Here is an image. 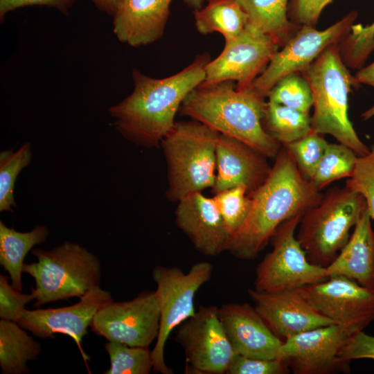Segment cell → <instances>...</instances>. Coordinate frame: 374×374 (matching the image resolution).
I'll list each match as a JSON object with an SVG mask.
<instances>
[{"mask_svg":"<svg viewBox=\"0 0 374 374\" xmlns=\"http://www.w3.org/2000/svg\"><path fill=\"white\" fill-rule=\"evenodd\" d=\"M210 60L208 54L199 55L178 73L159 79L134 69L132 93L108 109L114 127L139 146L158 147L175 125L184 100L204 81Z\"/></svg>","mask_w":374,"mask_h":374,"instance_id":"6da1fadb","label":"cell"},{"mask_svg":"<svg viewBox=\"0 0 374 374\" xmlns=\"http://www.w3.org/2000/svg\"><path fill=\"white\" fill-rule=\"evenodd\" d=\"M264 183L254 191L250 211L229 238L226 250L237 258L252 260L266 247L278 226L303 215L323 195L305 179L288 149L282 145Z\"/></svg>","mask_w":374,"mask_h":374,"instance_id":"7a4b0ae2","label":"cell"},{"mask_svg":"<svg viewBox=\"0 0 374 374\" xmlns=\"http://www.w3.org/2000/svg\"><path fill=\"white\" fill-rule=\"evenodd\" d=\"M267 103L251 87L238 89L233 81L200 84L184 100L182 115L235 138L267 158L275 159L282 145L269 134L262 121Z\"/></svg>","mask_w":374,"mask_h":374,"instance_id":"3957f363","label":"cell"},{"mask_svg":"<svg viewBox=\"0 0 374 374\" xmlns=\"http://www.w3.org/2000/svg\"><path fill=\"white\" fill-rule=\"evenodd\" d=\"M300 73L312 93V130L332 135L359 156L367 154L370 148L360 140L348 117V95L352 86L359 83L347 70L338 43L326 48Z\"/></svg>","mask_w":374,"mask_h":374,"instance_id":"277c9868","label":"cell"},{"mask_svg":"<svg viewBox=\"0 0 374 374\" xmlns=\"http://www.w3.org/2000/svg\"><path fill=\"white\" fill-rule=\"evenodd\" d=\"M220 133L192 119L176 122L161 142L168 168L169 200L213 187Z\"/></svg>","mask_w":374,"mask_h":374,"instance_id":"5b68a950","label":"cell"},{"mask_svg":"<svg viewBox=\"0 0 374 374\" xmlns=\"http://www.w3.org/2000/svg\"><path fill=\"white\" fill-rule=\"evenodd\" d=\"M366 208L364 197L345 186L329 188L301 217L296 237L313 265L326 268L337 258Z\"/></svg>","mask_w":374,"mask_h":374,"instance_id":"8992f818","label":"cell"},{"mask_svg":"<svg viewBox=\"0 0 374 374\" xmlns=\"http://www.w3.org/2000/svg\"><path fill=\"white\" fill-rule=\"evenodd\" d=\"M31 253L37 261L24 263L22 271L35 279V287L31 288L34 307L71 297L81 298L100 285L98 258L77 243L64 241L49 251L38 248Z\"/></svg>","mask_w":374,"mask_h":374,"instance_id":"52a82bcc","label":"cell"},{"mask_svg":"<svg viewBox=\"0 0 374 374\" xmlns=\"http://www.w3.org/2000/svg\"><path fill=\"white\" fill-rule=\"evenodd\" d=\"M212 272L213 266L208 262L194 264L187 273L178 267L162 265L152 270L160 307L159 334L152 350L154 372L174 373L165 362L166 341L175 328L195 314V294L210 280Z\"/></svg>","mask_w":374,"mask_h":374,"instance_id":"ba28073f","label":"cell"},{"mask_svg":"<svg viewBox=\"0 0 374 374\" xmlns=\"http://www.w3.org/2000/svg\"><path fill=\"white\" fill-rule=\"evenodd\" d=\"M302 215L292 217L276 229L272 250L258 264L254 289L262 292L296 290L326 280V269L312 264L296 237Z\"/></svg>","mask_w":374,"mask_h":374,"instance_id":"9c48e42d","label":"cell"},{"mask_svg":"<svg viewBox=\"0 0 374 374\" xmlns=\"http://www.w3.org/2000/svg\"><path fill=\"white\" fill-rule=\"evenodd\" d=\"M175 339L186 358V373H226L236 354L225 333L216 305H200L181 323Z\"/></svg>","mask_w":374,"mask_h":374,"instance_id":"30bf717a","label":"cell"},{"mask_svg":"<svg viewBox=\"0 0 374 374\" xmlns=\"http://www.w3.org/2000/svg\"><path fill=\"white\" fill-rule=\"evenodd\" d=\"M357 16V12L353 11L323 30L311 26H302L283 44V48L274 54L250 87L265 98L283 77L292 73L301 72L326 48L339 43L350 32Z\"/></svg>","mask_w":374,"mask_h":374,"instance_id":"8fae6325","label":"cell"},{"mask_svg":"<svg viewBox=\"0 0 374 374\" xmlns=\"http://www.w3.org/2000/svg\"><path fill=\"white\" fill-rule=\"evenodd\" d=\"M160 307L156 291H143L131 301L114 300L94 315L90 327L109 341L130 346L148 347L157 339Z\"/></svg>","mask_w":374,"mask_h":374,"instance_id":"7c38bea8","label":"cell"},{"mask_svg":"<svg viewBox=\"0 0 374 374\" xmlns=\"http://www.w3.org/2000/svg\"><path fill=\"white\" fill-rule=\"evenodd\" d=\"M357 332L338 324L317 328L283 341L276 358L295 374L349 372L341 358L348 338Z\"/></svg>","mask_w":374,"mask_h":374,"instance_id":"4fadbf2b","label":"cell"},{"mask_svg":"<svg viewBox=\"0 0 374 374\" xmlns=\"http://www.w3.org/2000/svg\"><path fill=\"white\" fill-rule=\"evenodd\" d=\"M279 46L272 37L248 23L237 37L225 42L215 59L207 63L202 84L236 81V89L247 88L264 71Z\"/></svg>","mask_w":374,"mask_h":374,"instance_id":"5bb4252c","label":"cell"},{"mask_svg":"<svg viewBox=\"0 0 374 374\" xmlns=\"http://www.w3.org/2000/svg\"><path fill=\"white\" fill-rule=\"evenodd\" d=\"M297 290L335 324L359 332L374 320V290L349 278L330 276L323 281Z\"/></svg>","mask_w":374,"mask_h":374,"instance_id":"9a60e30c","label":"cell"},{"mask_svg":"<svg viewBox=\"0 0 374 374\" xmlns=\"http://www.w3.org/2000/svg\"><path fill=\"white\" fill-rule=\"evenodd\" d=\"M80 299L77 303L63 308L26 309L17 323L34 336L42 339L55 338V333L66 335L81 348L82 338L87 333L94 315L113 299L110 292L100 285Z\"/></svg>","mask_w":374,"mask_h":374,"instance_id":"2e32d148","label":"cell"},{"mask_svg":"<svg viewBox=\"0 0 374 374\" xmlns=\"http://www.w3.org/2000/svg\"><path fill=\"white\" fill-rule=\"evenodd\" d=\"M255 309L271 330L285 339L317 328L335 324L296 290L262 292L249 289Z\"/></svg>","mask_w":374,"mask_h":374,"instance_id":"e0dca14e","label":"cell"},{"mask_svg":"<svg viewBox=\"0 0 374 374\" xmlns=\"http://www.w3.org/2000/svg\"><path fill=\"white\" fill-rule=\"evenodd\" d=\"M218 316L236 354L251 358L276 359L283 341L248 303H226L218 307Z\"/></svg>","mask_w":374,"mask_h":374,"instance_id":"ac0fdd59","label":"cell"},{"mask_svg":"<svg viewBox=\"0 0 374 374\" xmlns=\"http://www.w3.org/2000/svg\"><path fill=\"white\" fill-rule=\"evenodd\" d=\"M271 168L265 156L235 138L220 134L213 191L215 194L243 186L250 196L264 183Z\"/></svg>","mask_w":374,"mask_h":374,"instance_id":"d6986e66","label":"cell"},{"mask_svg":"<svg viewBox=\"0 0 374 374\" xmlns=\"http://www.w3.org/2000/svg\"><path fill=\"white\" fill-rule=\"evenodd\" d=\"M175 223L195 248L206 256L226 250L230 235L213 198L196 192L178 202Z\"/></svg>","mask_w":374,"mask_h":374,"instance_id":"ffe728a7","label":"cell"},{"mask_svg":"<svg viewBox=\"0 0 374 374\" xmlns=\"http://www.w3.org/2000/svg\"><path fill=\"white\" fill-rule=\"evenodd\" d=\"M172 0H118L113 17L117 39L134 47L152 44L163 34Z\"/></svg>","mask_w":374,"mask_h":374,"instance_id":"44dd1931","label":"cell"},{"mask_svg":"<svg viewBox=\"0 0 374 374\" xmlns=\"http://www.w3.org/2000/svg\"><path fill=\"white\" fill-rule=\"evenodd\" d=\"M372 218L364 211L350 237L335 260L326 267L327 276H344L374 290V230Z\"/></svg>","mask_w":374,"mask_h":374,"instance_id":"7402d4cb","label":"cell"},{"mask_svg":"<svg viewBox=\"0 0 374 374\" xmlns=\"http://www.w3.org/2000/svg\"><path fill=\"white\" fill-rule=\"evenodd\" d=\"M48 235L49 230L44 225L19 232L0 221V265L7 271L12 285L17 290H22L21 274L26 254L35 245L44 242Z\"/></svg>","mask_w":374,"mask_h":374,"instance_id":"603a6c76","label":"cell"},{"mask_svg":"<svg viewBox=\"0 0 374 374\" xmlns=\"http://www.w3.org/2000/svg\"><path fill=\"white\" fill-rule=\"evenodd\" d=\"M17 322L0 321V368L3 374L29 373L28 361L37 359L41 344L30 337Z\"/></svg>","mask_w":374,"mask_h":374,"instance_id":"cb8c5ba5","label":"cell"},{"mask_svg":"<svg viewBox=\"0 0 374 374\" xmlns=\"http://www.w3.org/2000/svg\"><path fill=\"white\" fill-rule=\"evenodd\" d=\"M194 17L199 33H219L225 42L237 37L249 23L247 14L233 0H208L205 6L194 11Z\"/></svg>","mask_w":374,"mask_h":374,"instance_id":"d4e9b609","label":"cell"},{"mask_svg":"<svg viewBox=\"0 0 374 374\" xmlns=\"http://www.w3.org/2000/svg\"><path fill=\"white\" fill-rule=\"evenodd\" d=\"M249 17V23L283 45L296 26L287 16L288 0H233Z\"/></svg>","mask_w":374,"mask_h":374,"instance_id":"484cf974","label":"cell"},{"mask_svg":"<svg viewBox=\"0 0 374 374\" xmlns=\"http://www.w3.org/2000/svg\"><path fill=\"white\" fill-rule=\"evenodd\" d=\"M263 123L266 132L282 145L300 139L312 130L309 114L271 101L267 103Z\"/></svg>","mask_w":374,"mask_h":374,"instance_id":"4316f807","label":"cell"},{"mask_svg":"<svg viewBox=\"0 0 374 374\" xmlns=\"http://www.w3.org/2000/svg\"><path fill=\"white\" fill-rule=\"evenodd\" d=\"M357 154L342 143H329L310 180L319 191L332 182L350 177L355 170Z\"/></svg>","mask_w":374,"mask_h":374,"instance_id":"83f0119b","label":"cell"},{"mask_svg":"<svg viewBox=\"0 0 374 374\" xmlns=\"http://www.w3.org/2000/svg\"><path fill=\"white\" fill-rule=\"evenodd\" d=\"M32 160L30 143L22 144L17 150L0 152V211H10L16 206L14 190L17 176Z\"/></svg>","mask_w":374,"mask_h":374,"instance_id":"f1b7e54d","label":"cell"},{"mask_svg":"<svg viewBox=\"0 0 374 374\" xmlns=\"http://www.w3.org/2000/svg\"><path fill=\"white\" fill-rule=\"evenodd\" d=\"M105 349L110 359V368L105 374H148L153 368L152 350L148 347L108 341Z\"/></svg>","mask_w":374,"mask_h":374,"instance_id":"f546056e","label":"cell"},{"mask_svg":"<svg viewBox=\"0 0 374 374\" xmlns=\"http://www.w3.org/2000/svg\"><path fill=\"white\" fill-rule=\"evenodd\" d=\"M292 73L280 79L268 93L269 101L309 114L313 106L311 88L307 80Z\"/></svg>","mask_w":374,"mask_h":374,"instance_id":"4dcf8cb0","label":"cell"},{"mask_svg":"<svg viewBox=\"0 0 374 374\" xmlns=\"http://www.w3.org/2000/svg\"><path fill=\"white\" fill-rule=\"evenodd\" d=\"M213 198L231 237L245 221L251 209V197L244 186H239L215 193Z\"/></svg>","mask_w":374,"mask_h":374,"instance_id":"1f68e13d","label":"cell"},{"mask_svg":"<svg viewBox=\"0 0 374 374\" xmlns=\"http://www.w3.org/2000/svg\"><path fill=\"white\" fill-rule=\"evenodd\" d=\"M321 135L312 130L304 137L283 145L291 153L303 177L309 181L329 144Z\"/></svg>","mask_w":374,"mask_h":374,"instance_id":"d6a6232c","label":"cell"},{"mask_svg":"<svg viewBox=\"0 0 374 374\" xmlns=\"http://www.w3.org/2000/svg\"><path fill=\"white\" fill-rule=\"evenodd\" d=\"M346 186L364 197L374 220V143L367 154L357 157L354 172L347 179Z\"/></svg>","mask_w":374,"mask_h":374,"instance_id":"836d02e7","label":"cell"},{"mask_svg":"<svg viewBox=\"0 0 374 374\" xmlns=\"http://www.w3.org/2000/svg\"><path fill=\"white\" fill-rule=\"evenodd\" d=\"M34 300V296L23 294L9 284L8 278L0 275V317L1 319L17 322L25 311L27 303Z\"/></svg>","mask_w":374,"mask_h":374,"instance_id":"e575fe53","label":"cell"},{"mask_svg":"<svg viewBox=\"0 0 374 374\" xmlns=\"http://www.w3.org/2000/svg\"><path fill=\"white\" fill-rule=\"evenodd\" d=\"M290 371L285 364L277 358L257 359L235 354L226 374H285Z\"/></svg>","mask_w":374,"mask_h":374,"instance_id":"d590c367","label":"cell"},{"mask_svg":"<svg viewBox=\"0 0 374 374\" xmlns=\"http://www.w3.org/2000/svg\"><path fill=\"white\" fill-rule=\"evenodd\" d=\"M341 358L346 362L358 359L374 360V336L363 331L352 335L342 350Z\"/></svg>","mask_w":374,"mask_h":374,"instance_id":"8d00e7d4","label":"cell"},{"mask_svg":"<svg viewBox=\"0 0 374 374\" xmlns=\"http://www.w3.org/2000/svg\"><path fill=\"white\" fill-rule=\"evenodd\" d=\"M332 0H292V15L296 22L314 26L323 8Z\"/></svg>","mask_w":374,"mask_h":374,"instance_id":"74e56055","label":"cell"},{"mask_svg":"<svg viewBox=\"0 0 374 374\" xmlns=\"http://www.w3.org/2000/svg\"><path fill=\"white\" fill-rule=\"evenodd\" d=\"M76 0H0V20L8 13L25 6H44L53 8L63 15H69Z\"/></svg>","mask_w":374,"mask_h":374,"instance_id":"f35d334b","label":"cell"},{"mask_svg":"<svg viewBox=\"0 0 374 374\" xmlns=\"http://www.w3.org/2000/svg\"><path fill=\"white\" fill-rule=\"evenodd\" d=\"M355 77L359 84H366L374 88V62L359 70Z\"/></svg>","mask_w":374,"mask_h":374,"instance_id":"ab89813d","label":"cell"},{"mask_svg":"<svg viewBox=\"0 0 374 374\" xmlns=\"http://www.w3.org/2000/svg\"><path fill=\"white\" fill-rule=\"evenodd\" d=\"M100 10L112 16L118 0H90Z\"/></svg>","mask_w":374,"mask_h":374,"instance_id":"60d3db41","label":"cell"},{"mask_svg":"<svg viewBox=\"0 0 374 374\" xmlns=\"http://www.w3.org/2000/svg\"><path fill=\"white\" fill-rule=\"evenodd\" d=\"M184 2L195 10L202 8L204 0H184Z\"/></svg>","mask_w":374,"mask_h":374,"instance_id":"b9f144b4","label":"cell"},{"mask_svg":"<svg viewBox=\"0 0 374 374\" xmlns=\"http://www.w3.org/2000/svg\"><path fill=\"white\" fill-rule=\"evenodd\" d=\"M374 116V105L370 107L368 110L362 114L364 120H368Z\"/></svg>","mask_w":374,"mask_h":374,"instance_id":"7bdbcfd3","label":"cell"},{"mask_svg":"<svg viewBox=\"0 0 374 374\" xmlns=\"http://www.w3.org/2000/svg\"><path fill=\"white\" fill-rule=\"evenodd\" d=\"M371 26L374 28V21L371 24Z\"/></svg>","mask_w":374,"mask_h":374,"instance_id":"ee69618b","label":"cell"}]
</instances>
